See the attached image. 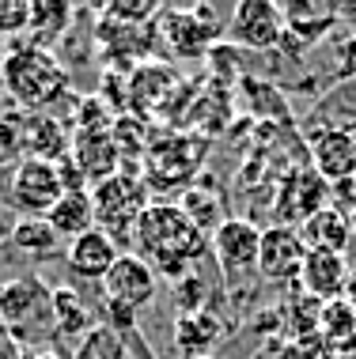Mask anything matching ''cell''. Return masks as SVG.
Listing matches in <instances>:
<instances>
[{
    "instance_id": "6",
    "label": "cell",
    "mask_w": 356,
    "mask_h": 359,
    "mask_svg": "<svg viewBox=\"0 0 356 359\" xmlns=\"http://www.w3.org/2000/svg\"><path fill=\"white\" fill-rule=\"evenodd\" d=\"M65 197L61 167L46 159H23L12 170V205L27 216H50V208Z\"/></svg>"
},
{
    "instance_id": "12",
    "label": "cell",
    "mask_w": 356,
    "mask_h": 359,
    "mask_svg": "<svg viewBox=\"0 0 356 359\" xmlns=\"http://www.w3.org/2000/svg\"><path fill=\"white\" fill-rule=\"evenodd\" d=\"M349 257L330 254V250H307L303 265H300V287L307 291V299L315 303H338L345 295V280H349Z\"/></svg>"
},
{
    "instance_id": "7",
    "label": "cell",
    "mask_w": 356,
    "mask_h": 359,
    "mask_svg": "<svg viewBox=\"0 0 356 359\" xmlns=\"http://www.w3.org/2000/svg\"><path fill=\"white\" fill-rule=\"evenodd\" d=\"M99 284H103L107 303L125 306V310H133V314H137L140 306H148L152 299H156V291H159L156 269H152L140 254H121Z\"/></svg>"
},
{
    "instance_id": "2",
    "label": "cell",
    "mask_w": 356,
    "mask_h": 359,
    "mask_svg": "<svg viewBox=\"0 0 356 359\" xmlns=\"http://www.w3.org/2000/svg\"><path fill=\"white\" fill-rule=\"evenodd\" d=\"M0 80H4L8 95L15 99L19 110H50L69 95V72L53 53L34 50V46H19V50L4 53L0 61Z\"/></svg>"
},
{
    "instance_id": "18",
    "label": "cell",
    "mask_w": 356,
    "mask_h": 359,
    "mask_svg": "<svg viewBox=\"0 0 356 359\" xmlns=\"http://www.w3.org/2000/svg\"><path fill=\"white\" fill-rule=\"evenodd\" d=\"M46 223L57 231L61 238H80L88 235V231H95L99 223H95V205H91V193L88 189H72L65 193L61 201L50 208V216H46Z\"/></svg>"
},
{
    "instance_id": "11",
    "label": "cell",
    "mask_w": 356,
    "mask_h": 359,
    "mask_svg": "<svg viewBox=\"0 0 356 359\" xmlns=\"http://www.w3.org/2000/svg\"><path fill=\"white\" fill-rule=\"evenodd\" d=\"M307 257V242L300 235V227H273L262 231V250H258V276L265 280H292L300 276V265Z\"/></svg>"
},
{
    "instance_id": "19",
    "label": "cell",
    "mask_w": 356,
    "mask_h": 359,
    "mask_svg": "<svg viewBox=\"0 0 356 359\" xmlns=\"http://www.w3.org/2000/svg\"><path fill=\"white\" fill-rule=\"evenodd\" d=\"M216 341H220V322L209 314L205 306L178 314V322H175V344H178V352L186 355V359L209 355V348H213Z\"/></svg>"
},
{
    "instance_id": "26",
    "label": "cell",
    "mask_w": 356,
    "mask_h": 359,
    "mask_svg": "<svg viewBox=\"0 0 356 359\" xmlns=\"http://www.w3.org/2000/svg\"><path fill=\"white\" fill-rule=\"evenodd\" d=\"M72 359H125V337L114 333L110 325H91L80 337Z\"/></svg>"
},
{
    "instance_id": "16",
    "label": "cell",
    "mask_w": 356,
    "mask_h": 359,
    "mask_svg": "<svg viewBox=\"0 0 356 359\" xmlns=\"http://www.w3.org/2000/svg\"><path fill=\"white\" fill-rule=\"evenodd\" d=\"M300 235L307 242V250H330V254H349L352 235H349V216L341 208L326 205L322 212H315L311 219L300 227Z\"/></svg>"
},
{
    "instance_id": "20",
    "label": "cell",
    "mask_w": 356,
    "mask_h": 359,
    "mask_svg": "<svg viewBox=\"0 0 356 359\" xmlns=\"http://www.w3.org/2000/svg\"><path fill=\"white\" fill-rule=\"evenodd\" d=\"M19 148L27 151V159H46V163H61L65 151V129L53 118L31 114L19 129Z\"/></svg>"
},
{
    "instance_id": "10",
    "label": "cell",
    "mask_w": 356,
    "mask_h": 359,
    "mask_svg": "<svg viewBox=\"0 0 356 359\" xmlns=\"http://www.w3.org/2000/svg\"><path fill=\"white\" fill-rule=\"evenodd\" d=\"M307 148H311L307 151L311 170L319 174L326 186L356 178V133L352 129H322L311 137Z\"/></svg>"
},
{
    "instance_id": "27",
    "label": "cell",
    "mask_w": 356,
    "mask_h": 359,
    "mask_svg": "<svg viewBox=\"0 0 356 359\" xmlns=\"http://www.w3.org/2000/svg\"><path fill=\"white\" fill-rule=\"evenodd\" d=\"M31 27V0H0V38H19Z\"/></svg>"
},
{
    "instance_id": "17",
    "label": "cell",
    "mask_w": 356,
    "mask_h": 359,
    "mask_svg": "<svg viewBox=\"0 0 356 359\" xmlns=\"http://www.w3.org/2000/svg\"><path fill=\"white\" fill-rule=\"evenodd\" d=\"M72 23V8L61 0H34L31 4V27H27V46L53 53V46L65 38Z\"/></svg>"
},
{
    "instance_id": "4",
    "label": "cell",
    "mask_w": 356,
    "mask_h": 359,
    "mask_svg": "<svg viewBox=\"0 0 356 359\" xmlns=\"http://www.w3.org/2000/svg\"><path fill=\"white\" fill-rule=\"evenodd\" d=\"M91 205H95V223H99V231H107L114 242H121L125 235H133L140 212L148 208V193H144V182L114 174V178L95 186Z\"/></svg>"
},
{
    "instance_id": "22",
    "label": "cell",
    "mask_w": 356,
    "mask_h": 359,
    "mask_svg": "<svg viewBox=\"0 0 356 359\" xmlns=\"http://www.w3.org/2000/svg\"><path fill=\"white\" fill-rule=\"evenodd\" d=\"M12 242L23 254L50 257V254H57V246H61V235H57L42 216H23V219L12 223Z\"/></svg>"
},
{
    "instance_id": "3",
    "label": "cell",
    "mask_w": 356,
    "mask_h": 359,
    "mask_svg": "<svg viewBox=\"0 0 356 359\" xmlns=\"http://www.w3.org/2000/svg\"><path fill=\"white\" fill-rule=\"evenodd\" d=\"M42 280L23 276V280H8L0 287V333L15 344H38L46 337H53V303Z\"/></svg>"
},
{
    "instance_id": "24",
    "label": "cell",
    "mask_w": 356,
    "mask_h": 359,
    "mask_svg": "<svg viewBox=\"0 0 356 359\" xmlns=\"http://www.w3.org/2000/svg\"><path fill=\"white\" fill-rule=\"evenodd\" d=\"M243 102L262 121H288V99L273 83H262L254 76H243Z\"/></svg>"
},
{
    "instance_id": "13",
    "label": "cell",
    "mask_w": 356,
    "mask_h": 359,
    "mask_svg": "<svg viewBox=\"0 0 356 359\" xmlns=\"http://www.w3.org/2000/svg\"><path fill=\"white\" fill-rule=\"evenodd\" d=\"M118 257H121L118 242H114L107 231H99V227L69 242V269L76 276H84V280H103Z\"/></svg>"
},
{
    "instance_id": "29",
    "label": "cell",
    "mask_w": 356,
    "mask_h": 359,
    "mask_svg": "<svg viewBox=\"0 0 356 359\" xmlns=\"http://www.w3.org/2000/svg\"><path fill=\"white\" fill-rule=\"evenodd\" d=\"M349 235H352V246L349 250H356V208L349 212Z\"/></svg>"
},
{
    "instance_id": "5",
    "label": "cell",
    "mask_w": 356,
    "mask_h": 359,
    "mask_svg": "<svg viewBox=\"0 0 356 359\" xmlns=\"http://www.w3.org/2000/svg\"><path fill=\"white\" fill-rule=\"evenodd\" d=\"M213 257L220 265V273L228 280L258 273V250H262V227L246 216H228L220 227L209 235Z\"/></svg>"
},
{
    "instance_id": "9",
    "label": "cell",
    "mask_w": 356,
    "mask_h": 359,
    "mask_svg": "<svg viewBox=\"0 0 356 359\" xmlns=\"http://www.w3.org/2000/svg\"><path fill=\"white\" fill-rule=\"evenodd\" d=\"M228 34L243 50H273L284 38V12L269 0H243L228 19Z\"/></svg>"
},
{
    "instance_id": "28",
    "label": "cell",
    "mask_w": 356,
    "mask_h": 359,
    "mask_svg": "<svg viewBox=\"0 0 356 359\" xmlns=\"http://www.w3.org/2000/svg\"><path fill=\"white\" fill-rule=\"evenodd\" d=\"M341 303H349V306H352V314H356V265L349 269V280H345V295H341Z\"/></svg>"
},
{
    "instance_id": "1",
    "label": "cell",
    "mask_w": 356,
    "mask_h": 359,
    "mask_svg": "<svg viewBox=\"0 0 356 359\" xmlns=\"http://www.w3.org/2000/svg\"><path fill=\"white\" fill-rule=\"evenodd\" d=\"M133 242H137L140 257L148 261L156 273L182 280L190 276V269L197 265V257L205 254V231L182 212V205L171 201H148V208L140 212L137 227H133Z\"/></svg>"
},
{
    "instance_id": "31",
    "label": "cell",
    "mask_w": 356,
    "mask_h": 359,
    "mask_svg": "<svg viewBox=\"0 0 356 359\" xmlns=\"http://www.w3.org/2000/svg\"><path fill=\"white\" fill-rule=\"evenodd\" d=\"M0 61H4V38H0Z\"/></svg>"
},
{
    "instance_id": "15",
    "label": "cell",
    "mask_w": 356,
    "mask_h": 359,
    "mask_svg": "<svg viewBox=\"0 0 356 359\" xmlns=\"http://www.w3.org/2000/svg\"><path fill=\"white\" fill-rule=\"evenodd\" d=\"M182 212H186L190 219L197 223L201 231H216L220 223L228 216V201H224V189H220L216 178H209V174H201V178L190 182V189L182 193Z\"/></svg>"
},
{
    "instance_id": "32",
    "label": "cell",
    "mask_w": 356,
    "mask_h": 359,
    "mask_svg": "<svg viewBox=\"0 0 356 359\" xmlns=\"http://www.w3.org/2000/svg\"><path fill=\"white\" fill-rule=\"evenodd\" d=\"M201 359H216V355H201Z\"/></svg>"
},
{
    "instance_id": "25",
    "label": "cell",
    "mask_w": 356,
    "mask_h": 359,
    "mask_svg": "<svg viewBox=\"0 0 356 359\" xmlns=\"http://www.w3.org/2000/svg\"><path fill=\"white\" fill-rule=\"evenodd\" d=\"M50 303H53V329L57 333H88L91 329V314L84 306V299L76 295L72 287H53L50 291Z\"/></svg>"
},
{
    "instance_id": "14",
    "label": "cell",
    "mask_w": 356,
    "mask_h": 359,
    "mask_svg": "<svg viewBox=\"0 0 356 359\" xmlns=\"http://www.w3.org/2000/svg\"><path fill=\"white\" fill-rule=\"evenodd\" d=\"M209 15V8L205 12H163V38L171 42V50H175L178 57H190V53H201V50H213V34H216V27H201V19Z\"/></svg>"
},
{
    "instance_id": "21",
    "label": "cell",
    "mask_w": 356,
    "mask_h": 359,
    "mask_svg": "<svg viewBox=\"0 0 356 359\" xmlns=\"http://www.w3.org/2000/svg\"><path fill=\"white\" fill-rule=\"evenodd\" d=\"M319 337L322 348H330L334 355H356V314L349 303H326L319 314Z\"/></svg>"
},
{
    "instance_id": "30",
    "label": "cell",
    "mask_w": 356,
    "mask_h": 359,
    "mask_svg": "<svg viewBox=\"0 0 356 359\" xmlns=\"http://www.w3.org/2000/svg\"><path fill=\"white\" fill-rule=\"evenodd\" d=\"M31 359H57L53 352H38V355H31Z\"/></svg>"
},
{
    "instance_id": "23",
    "label": "cell",
    "mask_w": 356,
    "mask_h": 359,
    "mask_svg": "<svg viewBox=\"0 0 356 359\" xmlns=\"http://www.w3.org/2000/svg\"><path fill=\"white\" fill-rule=\"evenodd\" d=\"M281 12H284V31L300 34L303 42H315V38L326 34L334 27V19H338L334 8H322V4H288Z\"/></svg>"
},
{
    "instance_id": "8",
    "label": "cell",
    "mask_w": 356,
    "mask_h": 359,
    "mask_svg": "<svg viewBox=\"0 0 356 359\" xmlns=\"http://www.w3.org/2000/svg\"><path fill=\"white\" fill-rule=\"evenodd\" d=\"M326 205H330V186L311 170V163L288 174L281 186H277V201H273L277 219H281L284 227H303V223L311 219L315 212H322Z\"/></svg>"
}]
</instances>
